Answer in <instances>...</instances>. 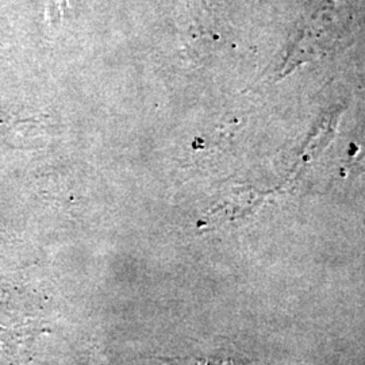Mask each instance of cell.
Here are the masks:
<instances>
[{"mask_svg":"<svg viewBox=\"0 0 365 365\" xmlns=\"http://www.w3.org/2000/svg\"><path fill=\"white\" fill-rule=\"evenodd\" d=\"M194 365H256L245 359L235 356V353L218 352L214 356H207L206 359L197 360Z\"/></svg>","mask_w":365,"mask_h":365,"instance_id":"obj_1","label":"cell"}]
</instances>
